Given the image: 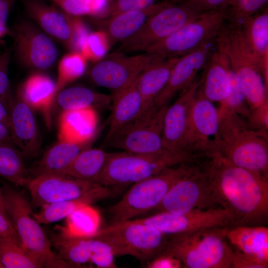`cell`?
<instances>
[{"label":"cell","instance_id":"obj_31","mask_svg":"<svg viewBox=\"0 0 268 268\" xmlns=\"http://www.w3.org/2000/svg\"><path fill=\"white\" fill-rule=\"evenodd\" d=\"M239 25L246 44L268 74V9L244 18Z\"/></svg>","mask_w":268,"mask_h":268},{"label":"cell","instance_id":"obj_28","mask_svg":"<svg viewBox=\"0 0 268 268\" xmlns=\"http://www.w3.org/2000/svg\"><path fill=\"white\" fill-rule=\"evenodd\" d=\"M226 239L234 250L268 264V227L239 226L229 227Z\"/></svg>","mask_w":268,"mask_h":268},{"label":"cell","instance_id":"obj_45","mask_svg":"<svg viewBox=\"0 0 268 268\" xmlns=\"http://www.w3.org/2000/svg\"><path fill=\"white\" fill-rule=\"evenodd\" d=\"M71 23V36L68 48L71 52H80L82 46L89 34L87 27L77 16L70 15Z\"/></svg>","mask_w":268,"mask_h":268},{"label":"cell","instance_id":"obj_39","mask_svg":"<svg viewBox=\"0 0 268 268\" xmlns=\"http://www.w3.org/2000/svg\"><path fill=\"white\" fill-rule=\"evenodd\" d=\"M54 3L65 13L79 17L101 15L107 6V0H56Z\"/></svg>","mask_w":268,"mask_h":268},{"label":"cell","instance_id":"obj_32","mask_svg":"<svg viewBox=\"0 0 268 268\" xmlns=\"http://www.w3.org/2000/svg\"><path fill=\"white\" fill-rule=\"evenodd\" d=\"M50 242L59 257L72 268L93 266L92 250L89 237L69 236L58 226L51 236Z\"/></svg>","mask_w":268,"mask_h":268},{"label":"cell","instance_id":"obj_36","mask_svg":"<svg viewBox=\"0 0 268 268\" xmlns=\"http://www.w3.org/2000/svg\"><path fill=\"white\" fill-rule=\"evenodd\" d=\"M66 220L65 226L59 227L63 232L71 236L90 237L100 229V215L91 205L77 208L69 214Z\"/></svg>","mask_w":268,"mask_h":268},{"label":"cell","instance_id":"obj_53","mask_svg":"<svg viewBox=\"0 0 268 268\" xmlns=\"http://www.w3.org/2000/svg\"><path fill=\"white\" fill-rule=\"evenodd\" d=\"M12 142L10 132L6 126L0 121V144Z\"/></svg>","mask_w":268,"mask_h":268},{"label":"cell","instance_id":"obj_47","mask_svg":"<svg viewBox=\"0 0 268 268\" xmlns=\"http://www.w3.org/2000/svg\"><path fill=\"white\" fill-rule=\"evenodd\" d=\"M233 249V248H232ZM231 268H268L266 264L256 258L233 249Z\"/></svg>","mask_w":268,"mask_h":268},{"label":"cell","instance_id":"obj_21","mask_svg":"<svg viewBox=\"0 0 268 268\" xmlns=\"http://www.w3.org/2000/svg\"><path fill=\"white\" fill-rule=\"evenodd\" d=\"M28 16L50 38L68 47L71 36L70 15L42 0H22Z\"/></svg>","mask_w":268,"mask_h":268},{"label":"cell","instance_id":"obj_34","mask_svg":"<svg viewBox=\"0 0 268 268\" xmlns=\"http://www.w3.org/2000/svg\"><path fill=\"white\" fill-rule=\"evenodd\" d=\"M110 97L82 86L63 89L59 92L55 102L62 111L88 108L104 107L109 105Z\"/></svg>","mask_w":268,"mask_h":268},{"label":"cell","instance_id":"obj_42","mask_svg":"<svg viewBox=\"0 0 268 268\" xmlns=\"http://www.w3.org/2000/svg\"><path fill=\"white\" fill-rule=\"evenodd\" d=\"M109 41L107 35L102 30L89 33L82 46L80 53L87 60L99 61L108 49Z\"/></svg>","mask_w":268,"mask_h":268},{"label":"cell","instance_id":"obj_22","mask_svg":"<svg viewBox=\"0 0 268 268\" xmlns=\"http://www.w3.org/2000/svg\"><path fill=\"white\" fill-rule=\"evenodd\" d=\"M95 138L80 142L58 140L28 169L31 179L44 175H65L78 154L91 147Z\"/></svg>","mask_w":268,"mask_h":268},{"label":"cell","instance_id":"obj_17","mask_svg":"<svg viewBox=\"0 0 268 268\" xmlns=\"http://www.w3.org/2000/svg\"><path fill=\"white\" fill-rule=\"evenodd\" d=\"M99 184L67 175L49 174L31 178L26 185L32 204L43 207L52 203L81 198Z\"/></svg>","mask_w":268,"mask_h":268},{"label":"cell","instance_id":"obj_1","mask_svg":"<svg viewBox=\"0 0 268 268\" xmlns=\"http://www.w3.org/2000/svg\"><path fill=\"white\" fill-rule=\"evenodd\" d=\"M213 184L219 205L231 213L230 227L267 226L268 178L217 156L213 163Z\"/></svg>","mask_w":268,"mask_h":268},{"label":"cell","instance_id":"obj_25","mask_svg":"<svg viewBox=\"0 0 268 268\" xmlns=\"http://www.w3.org/2000/svg\"><path fill=\"white\" fill-rule=\"evenodd\" d=\"M169 3L168 1L159 2L145 8L122 12L95 22L109 41L122 42L136 33L151 16Z\"/></svg>","mask_w":268,"mask_h":268},{"label":"cell","instance_id":"obj_19","mask_svg":"<svg viewBox=\"0 0 268 268\" xmlns=\"http://www.w3.org/2000/svg\"><path fill=\"white\" fill-rule=\"evenodd\" d=\"M216 38L181 57L174 65L167 84L154 100L157 108L167 106L173 97L188 87L205 67L216 47Z\"/></svg>","mask_w":268,"mask_h":268},{"label":"cell","instance_id":"obj_35","mask_svg":"<svg viewBox=\"0 0 268 268\" xmlns=\"http://www.w3.org/2000/svg\"><path fill=\"white\" fill-rule=\"evenodd\" d=\"M23 158L12 142L0 143V176L15 186H26L31 177Z\"/></svg>","mask_w":268,"mask_h":268},{"label":"cell","instance_id":"obj_12","mask_svg":"<svg viewBox=\"0 0 268 268\" xmlns=\"http://www.w3.org/2000/svg\"><path fill=\"white\" fill-rule=\"evenodd\" d=\"M225 20L223 11L202 13L145 52L166 58H180L216 38Z\"/></svg>","mask_w":268,"mask_h":268},{"label":"cell","instance_id":"obj_2","mask_svg":"<svg viewBox=\"0 0 268 268\" xmlns=\"http://www.w3.org/2000/svg\"><path fill=\"white\" fill-rule=\"evenodd\" d=\"M218 155L231 164L268 178L267 131L251 127L235 113L220 112Z\"/></svg>","mask_w":268,"mask_h":268},{"label":"cell","instance_id":"obj_20","mask_svg":"<svg viewBox=\"0 0 268 268\" xmlns=\"http://www.w3.org/2000/svg\"><path fill=\"white\" fill-rule=\"evenodd\" d=\"M33 110L19 99L10 107V132L11 141L24 157L38 156L42 145L40 133Z\"/></svg>","mask_w":268,"mask_h":268},{"label":"cell","instance_id":"obj_38","mask_svg":"<svg viewBox=\"0 0 268 268\" xmlns=\"http://www.w3.org/2000/svg\"><path fill=\"white\" fill-rule=\"evenodd\" d=\"M86 66L87 59L81 53L70 52L65 55L58 64L57 94L66 85L80 77L84 73Z\"/></svg>","mask_w":268,"mask_h":268},{"label":"cell","instance_id":"obj_58","mask_svg":"<svg viewBox=\"0 0 268 268\" xmlns=\"http://www.w3.org/2000/svg\"><path fill=\"white\" fill-rule=\"evenodd\" d=\"M52 0L54 2L56 0Z\"/></svg>","mask_w":268,"mask_h":268},{"label":"cell","instance_id":"obj_33","mask_svg":"<svg viewBox=\"0 0 268 268\" xmlns=\"http://www.w3.org/2000/svg\"><path fill=\"white\" fill-rule=\"evenodd\" d=\"M110 154L103 149L88 147L76 157L65 175L87 182L95 183Z\"/></svg>","mask_w":268,"mask_h":268},{"label":"cell","instance_id":"obj_23","mask_svg":"<svg viewBox=\"0 0 268 268\" xmlns=\"http://www.w3.org/2000/svg\"><path fill=\"white\" fill-rule=\"evenodd\" d=\"M203 69L198 91L212 102L221 103L231 91L230 64L227 57L215 47Z\"/></svg>","mask_w":268,"mask_h":268},{"label":"cell","instance_id":"obj_24","mask_svg":"<svg viewBox=\"0 0 268 268\" xmlns=\"http://www.w3.org/2000/svg\"><path fill=\"white\" fill-rule=\"evenodd\" d=\"M56 95V82L38 72L29 75L18 90V98L33 110L41 112L49 128L51 126V111Z\"/></svg>","mask_w":268,"mask_h":268},{"label":"cell","instance_id":"obj_6","mask_svg":"<svg viewBox=\"0 0 268 268\" xmlns=\"http://www.w3.org/2000/svg\"><path fill=\"white\" fill-rule=\"evenodd\" d=\"M2 191L7 213L25 250L41 268H72L53 251L50 240L34 216L27 200L13 189L4 188Z\"/></svg>","mask_w":268,"mask_h":268},{"label":"cell","instance_id":"obj_8","mask_svg":"<svg viewBox=\"0 0 268 268\" xmlns=\"http://www.w3.org/2000/svg\"><path fill=\"white\" fill-rule=\"evenodd\" d=\"M107 243L115 256L129 255L145 265L165 249L169 235L132 219L112 223L91 236Z\"/></svg>","mask_w":268,"mask_h":268},{"label":"cell","instance_id":"obj_7","mask_svg":"<svg viewBox=\"0 0 268 268\" xmlns=\"http://www.w3.org/2000/svg\"><path fill=\"white\" fill-rule=\"evenodd\" d=\"M191 162L168 167L160 173L137 182L120 200L107 208L113 223L134 219L155 209L174 182L188 170Z\"/></svg>","mask_w":268,"mask_h":268},{"label":"cell","instance_id":"obj_26","mask_svg":"<svg viewBox=\"0 0 268 268\" xmlns=\"http://www.w3.org/2000/svg\"><path fill=\"white\" fill-rule=\"evenodd\" d=\"M179 58L157 55L137 77V85L143 103V112L154 106L155 99L167 84Z\"/></svg>","mask_w":268,"mask_h":268},{"label":"cell","instance_id":"obj_46","mask_svg":"<svg viewBox=\"0 0 268 268\" xmlns=\"http://www.w3.org/2000/svg\"><path fill=\"white\" fill-rule=\"evenodd\" d=\"M248 124L252 128L267 131L268 128V101L250 110Z\"/></svg>","mask_w":268,"mask_h":268},{"label":"cell","instance_id":"obj_37","mask_svg":"<svg viewBox=\"0 0 268 268\" xmlns=\"http://www.w3.org/2000/svg\"><path fill=\"white\" fill-rule=\"evenodd\" d=\"M0 264L3 268H41L22 245L11 239L0 237Z\"/></svg>","mask_w":268,"mask_h":268},{"label":"cell","instance_id":"obj_3","mask_svg":"<svg viewBox=\"0 0 268 268\" xmlns=\"http://www.w3.org/2000/svg\"><path fill=\"white\" fill-rule=\"evenodd\" d=\"M229 227L169 235L162 252L179 259L184 268H231L233 251L226 236Z\"/></svg>","mask_w":268,"mask_h":268},{"label":"cell","instance_id":"obj_52","mask_svg":"<svg viewBox=\"0 0 268 268\" xmlns=\"http://www.w3.org/2000/svg\"><path fill=\"white\" fill-rule=\"evenodd\" d=\"M0 121L10 131V113L7 107L0 100Z\"/></svg>","mask_w":268,"mask_h":268},{"label":"cell","instance_id":"obj_27","mask_svg":"<svg viewBox=\"0 0 268 268\" xmlns=\"http://www.w3.org/2000/svg\"><path fill=\"white\" fill-rule=\"evenodd\" d=\"M97 123L94 108L62 111L58 121V140L80 142L95 137Z\"/></svg>","mask_w":268,"mask_h":268},{"label":"cell","instance_id":"obj_48","mask_svg":"<svg viewBox=\"0 0 268 268\" xmlns=\"http://www.w3.org/2000/svg\"><path fill=\"white\" fill-rule=\"evenodd\" d=\"M201 12L223 11L230 6L233 0H185Z\"/></svg>","mask_w":268,"mask_h":268},{"label":"cell","instance_id":"obj_5","mask_svg":"<svg viewBox=\"0 0 268 268\" xmlns=\"http://www.w3.org/2000/svg\"><path fill=\"white\" fill-rule=\"evenodd\" d=\"M214 158L193 161L154 210L183 214L193 210L220 207L213 184Z\"/></svg>","mask_w":268,"mask_h":268},{"label":"cell","instance_id":"obj_49","mask_svg":"<svg viewBox=\"0 0 268 268\" xmlns=\"http://www.w3.org/2000/svg\"><path fill=\"white\" fill-rule=\"evenodd\" d=\"M147 268H183L181 262L174 256L162 252L145 265Z\"/></svg>","mask_w":268,"mask_h":268},{"label":"cell","instance_id":"obj_13","mask_svg":"<svg viewBox=\"0 0 268 268\" xmlns=\"http://www.w3.org/2000/svg\"><path fill=\"white\" fill-rule=\"evenodd\" d=\"M201 13L185 0L177 4L169 2L151 16L136 33L122 42L119 51L145 52Z\"/></svg>","mask_w":268,"mask_h":268},{"label":"cell","instance_id":"obj_14","mask_svg":"<svg viewBox=\"0 0 268 268\" xmlns=\"http://www.w3.org/2000/svg\"><path fill=\"white\" fill-rule=\"evenodd\" d=\"M168 235L199 229L231 226V213L223 207L196 209L183 214L160 211L145 217L135 219Z\"/></svg>","mask_w":268,"mask_h":268},{"label":"cell","instance_id":"obj_11","mask_svg":"<svg viewBox=\"0 0 268 268\" xmlns=\"http://www.w3.org/2000/svg\"><path fill=\"white\" fill-rule=\"evenodd\" d=\"M220 141L218 110L198 91L190 111L184 154L192 160L213 158Z\"/></svg>","mask_w":268,"mask_h":268},{"label":"cell","instance_id":"obj_10","mask_svg":"<svg viewBox=\"0 0 268 268\" xmlns=\"http://www.w3.org/2000/svg\"><path fill=\"white\" fill-rule=\"evenodd\" d=\"M167 106L157 108L154 106L142 112L134 120L107 136V145L137 154L170 153L164 148L162 140L163 117Z\"/></svg>","mask_w":268,"mask_h":268},{"label":"cell","instance_id":"obj_50","mask_svg":"<svg viewBox=\"0 0 268 268\" xmlns=\"http://www.w3.org/2000/svg\"><path fill=\"white\" fill-rule=\"evenodd\" d=\"M0 237L11 239L22 245L10 219L1 212H0Z\"/></svg>","mask_w":268,"mask_h":268},{"label":"cell","instance_id":"obj_54","mask_svg":"<svg viewBox=\"0 0 268 268\" xmlns=\"http://www.w3.org/2000/svg\"><path fill=\"white\" fill-rule=\"evenodd\" d=\"M0 212H1L4 215L9 217L7 213V211H6L5 206L3 191L0 189Z\"/></svg>","mask_w":268,"mask_h":268},{"label":"cell","instance_id":"obj_56","mask_svg":"<svg viewBox=\"0 0 268 268\" xmlns=\"http://www.w3.org/2000/svg\"><path fill=\"white\" fill-rule=\"evenodd\" d=\"M174 0L176 1H182V0L183 1L184 0Z\"/></svg>","mask_w":268,"mask_h":268},{"label":"cell","instance_id":"obj_51","mask_svg":"<svg viewBox=\"0 0 268 268\" xmlns=\"http://www.w3.org/2000/svg\"><path fill=\"white\" fill-rule=\"evenodd\" d=\"M18 0H0V23L6 25L8 15Z\"/></svg>","mask_w":268,"mask_h":268},{"label":"cell","instance_id":"obj_43","mask_svg":"<svg viewBox=\"0 0 268 268\" xmlns=\"http://www.w3.org/2000/svg\"><path fill=\"white\" fill-rule=\"evenodd\" d=\"M11 55V48L5 49L0 54V100L7 107L10 106L8 94L9 80L8 70Z\"/></svg>","mask_w":268,"mask_h":268},{"label":"cell","instance_id":"obj_16","mask_svg":"<svg viewBox=\"0 0 268 268\" xmlns=\"http://www.w3.org/2000/svg\"><path fill=\"white\" fill-rule=\"evenodd\" d=\"M14 38L18 59L25 66L38 70L50 68L55 63L57 48L51 38L29 22L18 23Z\"/></svg>","mask_w":268,"mask_h":268},{"label":"cell","instance_id":"obj_9","mask_svg":"<svg viewBox=\"0 0 268 268\" xmlns=\"http://www.w3.org/2000/svg\"><path fill=\"white\" fill-rule=\"evenodd\" d=\"M188 161L170 153L141 154L122 151L110 153L95 183L119 189L156 175L165 169Z\"/></svg>","mask_w":268,"mask_h":268},{"label":"cell","instance_id":"obj_4","mask_svg":"<svg viewBox=\"0 0 268 268\" xmlns=\"http://www.w3.org/2000/svg\"><path fill=\"white\" fill-rule=\"evenodd\" d=\"M216 47L227 57L250 110L268 101V74L246 44L240 25L225 21L216 37Z\"/></svg>","mask_w":268,"mask_h":268},{"label":"cell","instance_id":"obj_29","mask_svg":"<svg viewBox=\"0 0 268 268\" xmlns=\"http://www.w3.org/2000/svg\"><path fill=\"white\" fill-rule=\"evenodd\" d=\"M118 189L98 185L86 195L74 200L52 203L41 208L34 216L41 224H48L66 218L77 208L115 195Z\"/></svg>","mask_w":268,"mask_h":268},{"label":"cell","instance_id":"obj_41","mask_svg":"<svg viewBox=\"0 0 268 268\" xmlns=\"http://www.w3.org/2000/svg\"><path fill=\"white\" fill-rule=\"evenodd\" d=\"M268 0H233L230 6L225 10L226 20L239 24L249 16L265 8Z\"/></svg>","mask_w":268,"mask_h":268},{"label":"cell","instance_id":"obj_57","mask_svg":"<svg viewBox=\"0 0 268 268\" xmlns=\"http://www.w3.org/2000/svg\"><path fill=\"white\" fill-rule=\"evenodd\" d=\"M0 268H3L2 265L0 264Z\"/></svg>","mask_w":268,"mask_h":268},{"label":"cell","instance_id":"obj_44","mask_svg":"<svg viewBox=\"0 0 268 268\" xmlns=\"http://www.w3.org/2000/svg\"><path fill=\"white\" fill-rule=\"evenodd\" d=\"M160 0H113L108 5L106 13L110 16L133 10L149 7Z\"/></svg>","mask_w":268,"mask_h":268},{"label":"cell","instance_id":"obj_55","mask_svg":"<svg viewBox=\"0 0 268 268\" xmlns=\"http://www.w3.org/2000/svg\"><path fill=\"white\" fill-rule=\"evenodd\" d=\"M8 32V29L6 25L0 23V40Z\"/></svg>","mask_w":268,"mask_h":268},{"label":"cell","instance_id":"obj_30","mask_svg":"<svg viewBox=\"0 0 268 268\" xmlns=\"http://www.w3.org/2000/svg\"><path fill=\"white\" fill-rule=\"evenodd\" d=\"M136 79L114 93L107 136L134 120L143 112V100L137 87Z\"/></svg>","mask_w":268,"mask_h":268},{"label":"cell","instance_id":"obj_40","mask_svg":"<svg viewBox=\"0 0 268 268\" xmlns=\"http://www.w3.org/2000/svg\"><path fill=\"white\" fill-rule=\"evenodd\" d=\"M231 91L229 96L223 102L219 110L236 113L247 119L250 109L246 100L239 80L230 66Z\"/></svg>","mask_w":268,"mask_h":268},{"label":"cell","instance_id":"obj_15","mask_svg":"<svg viewBox=\"0 0 268 268\" xmlns=\"http://www.w3.org/2000/svg\"><path fill=\"white\" fill-rule=\"evenodd\" d=\"M156 56L147 53L134 56L117 54L96 63L89 77L95 85L115 93L136 79Z\"/></svg>","mask_w":268,"mask_h":268},{"label":"cell","instance_id":"obj_18","mask_svg":"<svg viewBox=\"0 0 268 268\" xmlns=\"http://www.w3.org/2000/svg\"><path fill=\"white\" fill-rule=\"evenodd\" d=\"M200 79L195 80L181 91L177 100L166 109L163 121L162 140L164 148L169 152L188 160L183 153L191 106L200 86Z\"/></svg>","mask_w":268,"mask_h":268}]
</instances>
